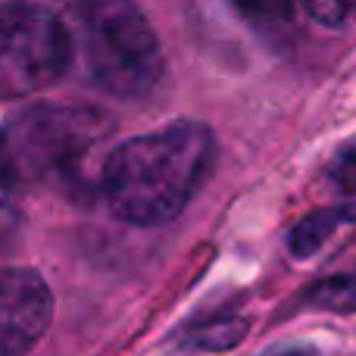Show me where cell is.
Listing matches in <instances>:
<instances>
[{"label":"cell","instance_id":"obj_1","mask_svg":"<svg viewBox=\"0 0 356 356\" xmlns=\"http://www.w3.org/2000/svg\"><path fill=\"white\" fill-rule=\"evenodd\" d=\"M216 138L194 119H178L110 150L100 194L129 225H166L188 209L213 172Z\"/></svg>","mask_w":356,"mask_h":356},{"label":"cell","instance_id":"obj_2","mask_svg":"<svg viewBox=\"0 0 356 356\" xmlns=\"http://www.w3.org/2000/svg\"><path fill=\"white\" fill-rule=\"evenodd\" d=\"M113 125L85 104H31L0 129V169L16 188L88 200L100 191Z\"/></svg>","mask_w":356,"mask_h":356},{"label":"cell","instance_id":"obj_3","mask_svg":"<svg viewBox=\"0 0 356 356\" xmlns=\"http://www.w3.org/2000/svg\"><path fill=\"white\" fill-rule=\"evenodd\" d=\"M69 35L81 75L110 97H147L163 81L160 38L135 0H72Z\"/></svg>","mask_w":356,"mask_h":356},{"label":"cell","instance_id":"obj_4","mask_svg":"<svg viewBox=\"0 0 356 356\" xmlns=\"http://www.w3.org/2000/svg\"><path fill=\"white\" fill-rule=\"evenodd\" d=\"M69 25L41 0L0 3V100H22L63 79L72 66Z\"/></svg>","mask_w":356,"mask_h":356},{"label":"cell","instance_id":"obj_5","mask_svg":"<svg viewBox=\"0 0 356 356\" xmlns=\"http://www.w3.org/2000/svg\"><path fill=\"white\" fill-rule=\"evenodd\" d=\"M54 319V294L35 269L0 266V356H29Z\"/></svg>","mask_w":356,"mask_h":356},{"label":"cell","instance_id":"obj_6","mask_svg":"<svg viewBox=\"0 0 356 356\" xmlns=\"http://www.w3.org/2000/svg\"><path fill=\"white\" fill-rule=\"evenodd\" d=\"M344 225H356V200L316 209L307 219H300L288 234V250L294 253L297 259H307V257H313V253H319L322 247H325V241Z\"/></svg>","mask_w":356,"mask_h":356},{"label":"cell","instance_id":"obj_7","mask_svg":"<svg viewBox=\"0 0 356 356\" xmlns=\"http://www.w3.org/2000/svg\"><path fill=\"white\" fill-rule=\"evenodd\" d=\"M247 334V322L238 316H222L207 325H197L184 334V344L191 350H232L241 338Z\"/></svg>","mask_w":356,"mask_h":356},{"label":"cell","instance_id":"obj_8","mask_svg":"<svg viewBox=\"0 0 356 356\" xmlns=\"http://www.w3.org/2000/svg\"><path fill=\"white\" fill-rule=\"evenodd\" d=\"M307 303L319 309H356V269L313 284L307 291Z\"/></svg>","mask_w":356,"mask_h":356},{"label":"cell","instance_id":"obj_9","mask_svg":"<svg viewBox=\"0 0 356 356\" xmlns=\"http://www.w3.org/2000/svg\"><path fill=\"white\" fill-rule=\"evenodd\" d=\"M238 13L259 31H278L291 22L294 3L291 0H232Z\"/></svg>","mask_w":356,"mask_h":356},{"label":"cell","instance_id":"obj_10","mask_svg":"<svg viewBox=\"0 0 356 356\" xmlns=\"http://www.w3.org/2000/svg\"><path fill=\"white\" fill-rule=\"evenodd\" d=\"M309 19L325 29H344L356 22V0H300Z\"/></svg>","mask_w":356,"mask_h":356},{"label":"cell","instance_id":"obj_11","mask_svg":"<svg viewBox=\"0 0 356 356\" xmlns=\"http://www.w3.org/2000/svg\"><path fill=\"white\" fill-rule=\"evenodd\" d=\"M328 178H332V184L338 191L356 194V138H350V141L338 150V156H334L332 166H328Z\"/></svg>","mask_w":356,"mask_h":356},{"label":"cell","instance_id":"obj_12","mask_svg":"<svg viewBox=\"0 0 356 356\" xmlns=\"http://www.w3.org/2000/svg\"><path fill=\"white\" fill-rule=\"evenodd\" d=\"M19 225V203H16V184L6 178L0 169V250L6 247V241L13 238Z\"/></svg>","mask_w":356,"mask_h":356}]
</instances>
